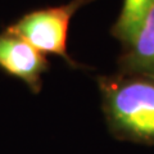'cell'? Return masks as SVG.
Instances as JSON below:
<instances>
[{
	"mask_svg": "<svg viewBox=\"0 0 154 154\" xmlns=\"http://www.w3.org/2000/svg\"><path fill=\"white\" fill-rule=\"evenodd\" d=\"M96 84L112 136L154 146V79L117 71L98 76Z\"/></svg>",
	"mask_w": 154,
	"mask_h": 154,
	"instance_id": "cell-1",
	"label": "cell"
},
{
	"mask_svg": "<svg viewBox=\"0 0 154 154\" xmlns=\"http://www.w3.org/2000/svg\"><path fill=\"white\" fill-rule=\"evenodd\" d=\"M91 2L93 0H71L57 7L31 11L9 25L5 31L22 37L44 55L59 57L72 68H84L69 55L67 41L72 18Z\"/></svg>",
	"mask_w": 154,
	"mask_h": 154,
	"instance_id": "cell-2",
	"label": "cell"
},
{
	"mask_svg": "<svg viewBox=\"0 0 154 154\" xmlns=\"http://www.w3.org/2000/svg\"><path fill=\"white\" fill-rule=\"evenodd\" d=\"M0 69L37 94L42 89V76L49 69V60L22 37L4 30L0 33Z\"/></svg>",
	"mask_w": 154,
	"mask_h": 154,
	"instance_id": "cell-3",
	"label": "cell"
},
{
	"mask_svg": "<svg viewBox=\"0 0 154 154\" xmlns=\"http://www.w3.org/2000/svg\"><path fill=\"white\" fill-rule=\"evenodd\" d=\"M119 72L144 75L154 79V4L149 9L139 31L117 62Z\"/></svg>",
	"mask_w": 154,
	"mask_h": 154,
	"instance_id": "cell-4",
	"label": "cell"
},
{
	"mask_svg": "<svg viewBox=\"0 0 154 154\" xmlns=\"http://www.w3.org/2000/svg\"><path fill=\"white\" fill-rule=\"evenodd\" d=\"M154 0H123L121 12L112 26V35L122 44L127 46L139 31Z\"/></svg>",
	"mask_w": 154,
	"mask_h": 154,
	"instance_id": "cell-5",
	"label": "cell"
}]
</instances>
